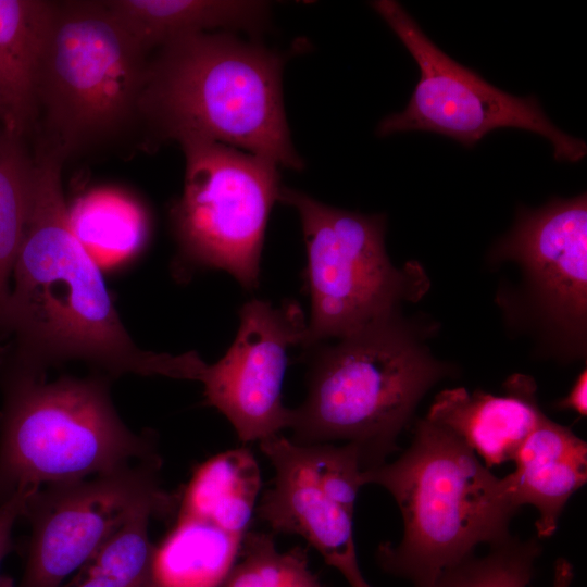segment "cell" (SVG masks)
Returning <instances> with one entry per match:
<instances>
[{"label": "cell", "instance_id": "cell-1", "mask_svg": "<svg viewBox=\"0 0 587 587\" xmlns=\"http://www.w3.org/2000/svg\"><path fill=\"white\" fill-rule=\"evenodd\" d=\"M34 186L14 262L0 361L36 372L84 360L111 373L200 380L207 364L195 352L140 349L126 332L101 268L74 236L62 190L65 161L38 143Z\"/></svg>", "mask_w": 587, "mask_h": 587}, {"label": "cell", "instance_id": "cell-2", "mask_svg": "<svg viewBox=\"0 0 587 587\" xmlns=\"http://www.w3.org/2000/svg\"><path fill=\"white\" fill-rule=\"evenodd\" d=\"M284 62L230 32L172 40L149 58L139 126L154 142H218L300 171L283 101Z\"/></svg>", "mask_w": 587, "mask_h": 587}, {"label": "cell", "instance_id": "cell-3", "mask_svg": "<svg viewBox=\"0 0 587 587\" xmlns=\"http://www.w3.org/2000/svg\"><path fill=\"white\" fill-rule=\"evenodd\" d=\"M395 499L402 520L398 544L376 551L388 574L428 587L440 573L511 537L519 511L495 476L461 439L427 419L420 420L409 448L392 462L362 472Z\"/></svg>", "mask_w": 587, "mask_h": 587}, {"label": "cell", "instance_id": "cell-4", "mask_svg": "<svg viewBox=\"0 0 587 587\" xmlns=\"http://www.w3.org/2000/svg\"><path fill=\"white\" fill-rule=\"evenodd\" d=\"M450 369L394 312L324 347L289 428L299 444L353 445L362 469L386 462L427 390Z\"/></svg>", "mask_w": 587, "mask_h": 587}, {"label": "cell", "instance_id": "cell-5", "mask_svg": "<svg viewBox=\"0 0 587 587\" xmlns=\"http://www.w3.org/2000/svg\"><path fill=\"white\" fill-rule=\"evenodd\" d=\"M0 504L21 491L161 459L152 434L117 415L107 383L62 377L0 361Z\"/></svg>", "mask_w": 587, "mask_h": 587}, {"label": "cell", "instance_id": "cell-6", "mask_svg": "<svg viewBox=\"0 0 587 587\" xmlns=\"http://www.w3.org/2000/svg\"><path fill=\"white\" fill-rule=\"evenodd\" d=\"M149 58L104 1H57L38 83L39 142L66 159L139 126Z\"/></svg>", "mask_w": 587, "mask_h": 587}, {"label": "cell", "instance_id": "cell-7", "mask_svg": "<svg viewBox=\"0 0 587 587\" xmlns=\"http://www.w3.org/2000/svg\"><path fill=\"white\" fill-rule=\"evenodd\" d=\"M278 200L299 214L311 299L303 345L348 336L397 310L415 290V267H395L385 249V215L324 204L282 187Z\"/></svg>", "mask_w": 587, "mask_h": 587}, {"label": "cell", "instance_id": "cell-8", "mask_svg": "<svg viewBox=\"0 0 587 587\" xmlns=\"http://www.w3.org/2000/svg\"><path fill=\"white\" fill-rule=\"evenodd\" d=\"M179 146L184 188L171 218L183 255L255 288L268 215L282 188L278 166L218 142L187 140Z\"/></svg>", "mask_w": 587, "mask_h": 587}, {"label": "cell", "instance_id": "cell-9", "mask_svg": "<svg viewBox=\"0 0 587 587\" xmlns=\"http://www.w3.org/2000/svg\"><path fill=\"white\" fill-rule=\"evenodd\" d=\"M411 53L420 79L403 111L384 117L376 129L385 137L423 130L447 136L465 147L475 146L498 128H519L548 139L557 161L579 162L587 146L560 130L535 96L516 97L486 82L438 48L405 9L394 0L371 2Z\"/></svg>", "mask_w": 587, "mask_h": 587}, {"label": "cell", "instance_id": "cell-10", "mask_svg": "<svg viewBox=\"0 0 587 587\" xmlns=\"http://www.w3.org/2000/svg\"><path fill=\"white\" fill-rule=\"evenodd\" d=\"M161 459L141 461L91 477L34 490L22 517L30 537L15 587H63L139 508L175 512L177 498L161 485Z\"/></svg>", "mask_w": 587, "mask_h": 587}, {"label": "cell", "instance_id": "cell-11", "mask_svg": "<svg viewBox=\"0 0 587 587\" xmlns=\"http://www.w3.org/2000/svg\"><path fill=\"white\" fill-rule=\"evenodd\" d=\"M274 478L257 508L274 533L304 538L350 587H372L360 569L353 515L364 486L358 449L351 444L294 441L282 434L259 442Z\"/></svg>", "mask_w": 587, "mask_h": 587}, {"label": "cell", "instance_id": "cell-12", "mask_svg": "<svg viewBox=\"0 0 587 587\" xmlns=\"http://www.w3.org/2000/svg\"><path fill=\"white\" fill-rule=\"evenodd\" d=\"M239 329L225 355L200 378L209 405L234 427L240 441L260 442L289 428L291 409L282 400L287 351L302 344L307 323L296 303L274 308L251 300L239 312Z\"/></svg>", "mask_w": 587, "mask_h": 587}, {"label": "cell", "instance_id": "cell-13", "mask_svg": "<svg viewBox=\"0 0 587 587\" xmlns=\"http://www.w3.org/2000/svg\"><path fill=\"white\" fill-rule=\"evenodd\" d=\"M495 260L522 268L532 305L541 322L574 353L586 345L587 197L520 207L513 228L491 250Z\"/></svg>", "mask_w": 587, "mask_h": 587}, {"label": "cell", "instance_id": "cell-14", "mask_svg": "<svg viewBox=\"0 0 587 587\" xmlns=\"http://www.w3.org/2000/svg\"><path fill=\"white\" fill-rule=\"evenodd\" d=\"M504 387L501 396L462 387L445 389L425 419L455 435L488 469L512 461L545 414L530 377L514 375Z\"/></svg>", "mask_w": 587, "mask_h": 587}, {"label": "cell", "instance_id": "cell-15", "mask_svg": "<svg viewBox=\"0 0 587 587\" xmlns=\"http://www.w3.org/2000/svg\"><path fill=\"white\" fill-rule=\"evenodd\" d=\"M512 461L515 470L501 478L504 492L517 510L536 509V537L549 538L569 499L586 484L587 444L545 415Z\"/></svg>", "mask_w": 587, "mask_h": 587}, {"label": "cell", "instance_id": "cell-16", "mask_svg": "<svg viewBox=\"0 0 587 587\" xmlns=\"http://www.w3.org/2000/svg\"><path fill=\"white\" fill-rule=\"evenodd\" d=\"M57 1L0 0V128L26 139L38 122V83Z\"/></svg>", "mask_w": 587, "mask_h": 587}, {"label": "cell", "instance_id": "cell-17", "mask_svg": "<svg viewBox=\"0 0 587 587\" xmlns=\"http://www.w3.org/2000/svg\"><path fill=\"white\" fill-rule=\"evenodd\" d=\"M109 12L149 55L167 42L200 33L264 29L271 5L263 1L109 0Z\"/></svg>", "mask_w": 587, "mask_h": 587}, {"label": "cell", "instance_id": "cell-18", "mask_svg": "<svg viewBox=\"0 0 587 587\" xmlns=\"http://www.w3.org/2000/svg\"><path fill=\"white\" fill-rule=\"evenodd\" d=\"M260 489V467L251 450H227L195 470L179 497L178 516L208 522L242 539L250 530Z\"/></svg>", "mask_w": 587, "mask_h": 587}, {"label": "cell", "instance_id": "cell-19", "mask_svg": "<svg viewBox=\"0 0 587 587\" xmlns=\"http://www.w3.org/2000/svg\"><path fill=\"white\" fill-rule=\"evenodd\" d=\"M242 539L208 522L177 516L172 530L154 547L152 587H221Z\"/></svg>", "mask_w": 587, "mask_h": 587}, {"label": "cell", "instance_id": "cell-20", "mask_svg": "<svg viewBox=\"0 0 587 587\" xmlns=\"http://www.w3.org/2000/svg\"><path fill=\"white\" fill-rule=\"evenodd\" d=\"M71 229L100 268L114 267L142 247L147 221L141 208L125 195L98 189L67 207Z\"/></svg>", "mask_w": 587, "mask_h": 587}, {"label": "cell", "instance_id": "cell-21", "mask_svg": "<svg viewBox=\"0 0 587 587\" xmlns=\"http://www.w3.org/2000/svg\"><path fill=\"white\" fill-rule=\"evenodd\" d=\"M35 159L26 139L0 128V339L4 337L14 262L28 217Z\"/></svg>", "mask_w": 587, "mask_h": 587}, {"label": "cell", "instance_id": "cell-22", "mask_svg": "<svg viewBox=\"0 0 587 587\" xmlns=\"http://www.w3.org/2000/svg\"><path fill=\"white\" fill-rule=\"evenodd\" d=\"M221 587H325L309 567L308 551L277 549L273 535L249 530Z\"/></svg>", "mask_w": 587, "mask_h": 587}, {"label": "cell", "instance_id": "cell-23", "mask_svg": "<svg viewBox=\"0 0 587 587\" xmlns=\"http://www.w3.org/2000/svg\"><path fill=\"white\" fill-rule=\"evenodd\" d=\"M542 547L537 537L511 536L445 570L428 587H527Z\"/></svg>", "mask_w": 587, "mask_h": 587}, {"label": "cell", "instance_id": "cell-24", "mask_svg": "<svg viewBox=\"0 0 587 587\" xmlns=\"http://www.w3.org/2000/svg\"><path fill=\"white\" fill-rule=\"evenodd\" d=\"M63 587H152L150 564L134 547L110 539Z\"/></svg>", "mask_w": 587, "mask_h": 587}, {"label": "cell", "instance_id": "cell-25", "mask_svg": "<svg viewBox=\"0 0 587 587\" xmlns=\"http://www.w3.org/2000/svg\"><path fill=\"white\" fill-rule=\"evenodd\" d=\"M34 490L21 491L0 504V565L13 548V528L22 517L26 500Z\"/></svg>", "mask_w": 587, "mask_h": 587}, {"label": "cell", "instance_id": "cell-26", "mask_svg": "<svg viewBox=\"0 0 587 587\" xmlns=\"http://www.w3.org/2000/svg\"><path fill=\"white\" fill-rule=\"evenodd\" d=\"M558 407L561 409L573 410L582 416L587 414V372L584 370L573 387L571 388L569 395L562 399Z\"/></svg>", "mask_w": 587, "mask_h": 587}, {"label": "cell", "instance_id": "cell-27", "mask_svg": "<svg viewBox=\"0 0 587 587\" xmlns=\"http://www.w3.org/2000/svg\"><path fill=\"white\" fill-rule=\"evenodd\" d=\"M574 578L573 565L565 558H559L553 565L551 587H571Z\"/></svg>", "mask_w": 587, "mask_h": 587}]
</instances>
